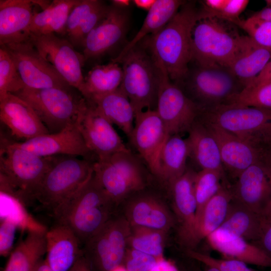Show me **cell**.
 <instances>
[{
  "mask_svg": "<svg viewBox=\"0 0 271 271\" xmlns=\"http://www.w3.org/2000/svg\"><path fill=\"white\" fill-rule=\"evenodd\" d=\"M111 271H127L124 266L120 265Z\"/></svg>",
  "mask_w": 271,
  "mask_h": 271,
  "instance_id": "57",
  "label": "cell"
},
{
  "mask_svg": "<svg viewBox=\"0 0 271 271\" xmlns=\"http://www.w3.org/2000/svg\"><path fill=\"white\" fill-rule=\"evenodd\" d=\"M129 17L124 9L109 6L104 18L88 34L83 45L85 61L102 56L124 37Z\"/></svg>",
  "mask_w": 271,
  "mask_h": 271,
  "instance_id": "20",
  "label": "cell"
},
{
  "mask_svg": "<svg viewBox=\"0 0 271 271\" xmlns=\"http://www.w3.org/2000/svg\"><path fill=\"white\" fill-rule=\"evenodd\" d=\"M109 6L99 0H80L68 17L65 35L74 47H82L88 34L104 18Z\"/></svg>",
  "mask_w": 271,
  "mask_h": 271,
  "instance_id": "27",
  "label": "cell"
},
{
  "mask_svg": "<svg viewBox=\"0 0 271 271\" xmlns=\"http://www.w3.org/2000/svg\"><path fill=\"white\" fill-rule=\"evenodd\" d=\"M156 0H134L137 7L149 11L155 3Z\"/></svg>",
  "mask_w": 271,
  "mask_h": 271,
  "instance_id": "52",
  "label": "cell"
},
{
  "mask_svg": "<svg viewBox=\"0 0 271 271\" xmlns=\"http://www.w3.org/2000/svg\"><path fill=\"white\" fill-rule=\"evenodd\" d=\"M46 231L31 229L10 253L4 271H33L46 253Z\"/></svg>",
  "mask_w": 271,
  "mask_h": 271,
  "instance_id": "33",
  "label": "cell"
},
{
  "mask_svg": "<svg viewBox=\"0 0 271 271\" xmlns=\"http://www.w3.org/2000/svg\"><path fill=\"white\" fill-rule=\"evenodd\" d=\"M261 214L264 217H271V201L263 210Z\"/></svg>",
  "mask_w": 271,
  "mask_h": 271,
  "instance_id": "56",
  "label": "cell"
},
{
  "mask_svg": "<svg viewBox=\"0 0 271 271\" xmlns=\"http://www.w3.org/2000/svg\"><path fill=\"white\" fill-rule=\"evenodd\" d=\"M168 232L142 227H131L128 247L158 258L163 257Z\"/></svg>",
  "mask_w": 271,
  "mask_h": 271,
  "instance_id": "39",
  "label": "cell"
},
{
  "mask_svg": "<svg viewBox=\"0 0 271 271\" xmlns=\"http://www.w3.org/2000/svg\"><path fill=\"white\" fill-rule=\"evenodd\" d=\"M264 150L267 161L271 164V141L265 146Z\"/></svg>",
  "mask_w": 271,
  "mask_h": 271,
  "instance_id": "55",
  "label": "cell"
},
{
  "mask_svg": "<svg viewBox=\"0 0 271 271\" xmlns=\"http://www.w3.org/2000/svg\"><path fill=\"white\" fill-rule=\"evenodd\" d=\"M116 207L94 175L53 213L84 245L115 213Z\"/></svg>",
  "mask_w": 271,
  "mask_h": 271,
  "instance_id": "2",
  "label": "cell"
},
{
  "mask_svg": "<svg viewBox=\"0 0 271 271\" xmlns=\"http://www.w3.org/2000/svg\"><path fill=\"white\" fill-rule=\"evenodd\" d=\"M196 65L184 79L188 96L202 108L225 104L244 88L227 67Z\"/></svg>",
  "mask_w": 271,
  "mask_h": 271,
  "instance_id": "11",
  "label": "cell"
},
{
  "mask_svg": "<svg viewBox=\"0 0 271 271\" xmlns=\"http://www.w3.org/2000/svg\"><path fill=\"white\" fill-rule=\"evenodd\" d=\"M270 80H271V60L267 63L262 71L244 89H251Z\"/></svg>",
  "mask_w": 271,
  "mask_h": 271,
  "instance_id": "48",
  "label": "cell"
},
{
  "mask_svg": "<svg viewBox=\"0 0 271 271\" xmlns=\"http://www.w3.org/2000/svg\"><path fill=\"white\" fill-rule=\"evenodd\" d=\"M251 16L262 21L271 22V7L265 6V7L255 12Z\"/></svg>",
  "mask_w": 271,
  "mask_h": 271,
  "instance_id": "51",
  "label": "cell"
},
{
  "mask_svg": "<svg viewBox=\"0 0 271 271\" xmlns=\"http://www.w3.org/2000/svg\"><path fill=\"white\" fill-rule=\"evenodd\" d=\"M154 60L159 74L156 110L169 136L188 132L198 118L202 108L191 99L178 85L171 82L163 64Z\"/></svg>",
  "mask_w": 271,
  "mask_h": 271,
  "instance_id": "12",
  "label": "cell"
},
{
  "mask_svg": "<svg viewBox=\"0 0 271 271\" xmlns=\"http://www.w3.org/2000/svg\"><path fill=\"white\" fill-rule=\"evenodd\" d=\"M112 5L119 8L124 9L128 6L130 3L129 0H113L111 1Z\"/></svg>",
  "mask_w": 271,
  "mask_h": 271,
  "instance_id": "54",
  "label": "cell"
},
{
  "mask_svg": "<svg viewBox=\"0 0 271 271\" xmlns=\"http://www.w3.org/2000/svg\"><path fill=\"white\" fill-rule=\"evenodd\" d=\"M186 253L188 256L219 271H242L247 266L246 263L241 261L233 259L216 258L193 249H187Z\"/></svg>",
  "mask_w": 271,
  "mask_h": 271,
  "instance_id": "44",
  "label": "cell"
},
{
  "mask_svg": "<svg viewBox=\"0 0 271 271\" xmlns=\"http://www.w3.org/2000/svg\"><path fill=\"white\" fill-rule=\"evenodd\" d=\"M212 248L225 256L263 267H271V258L244 239L217 229L206 238Z\"/></svg>",
  "mask_w": 271,
  "mask_h": 271,
  "instance_id": "26",
  "label": "cell"
},
{
  "mask_svg": "<svg viewBox=\"0 0 271 271\" xmlns=\"http://www.w3.org/2000/svg\"><path fill=\"white\" fill-rule=\"evenodd\" d=\"M150 271H178L175 266L163 257L158 258L156 263Z\"/></svg>",
  "mask_w": 271,
  "mask_h": 271,
  "instance_id": "49",
  "label": "cell"
},
{
  "mask_svg": "<svg viewBox=\"0 0 271 271\" xmlns=\"http://www.w3.org/2000/svg\"><path fill=\"white\" fill-rule=\"evenodd\" d=\"M198 118L263 150L271 141V109L222 104L202 108Z\"/></svg>",
  "mask_w": 271,
  "mask_h": 271,
  "instance_id": "5",
  "label": "cell"
},
{
  "mask_svg": "<svg viewBox=\"0 0 271 271\" xmlns=\"http://www.w3.org/2000/svg\"><path fill=\"white\" fill-rule=\"evenodd\" d=\"M265 3L266 4V7H271V0L265 1Z\"/></svg>",
  "mask_w": 271,
  "mask_h": 271,
  "instance_id": "60",
  "label": "cell"
},
{
  "mask_svg": "<svg viewBox=\"0 0 271 271\" xmlns=\"http://www.w3.org/2000/svg\"><path fill=\"white\" fill-rule=\"evenodd\" d=\"M230 190L233 201L261 214L271 201V164L266 159L251 165Z\"/></svg>",
  "mask_w": 271,
  "mask_h": 271,
  "instance_id": "17",
  "label": "cell"
},
{
  "mask_svg": "<svg viewBox=\"0 0 271 271\" xmlns=\"http://www.w3.org/2000/svg\"><path fill=\"white\" fill-rule=\"evenodd\" d=\"M207 267L206 269H205L204 270H201V271H219V270H218L217 269H216L215 268L208 267V266H207Z\"/></svg>",
  "mask_w": 271,
  "mask_h": 271,
  "instance_id": "58",
  "label": "cell"
},
{
  "mask_svg": "<svg viewBox=\"0 0 271 271\" xmlns=\"http://www.w3.org/2000/svg\"><path fill=\"white\" fill-rule=\"evenodd\" d=\"M188 133L190 157L201 170L216 171L225 175L218 145L206 125L198 118Z\"/></svg>",
  "mask_w": 271,
  "mask_h": 271,
  "instance_id": "28",
  "label": "cell"
},
{
  "mask_svg": "<svg viewBox=\"0 0 271 271\" xmlns=\"http://www.w3.org/2000/svg\"><path fill=\"white\" fill-rule=\"evenodd\" d=\"M86 100L130 138L136 114L128 98L119 87L109 93L93 95Z\"/></svg>",
  "mask_w": 271,
  "mask_h": 271,
  "instance_id": "30",
  "label": "cell"
},
{
  "mask_svg": "<svg viewBox=\"0 0 271 271\" xmlns=\"http://www.w3.org/2000/svg\"><path fill=\"white\" fill-rule=\"evenodd\" d=\"M75 123L86 146L92 154L95 155L97 160L117 153L130 151L112 124L88 101Z\"/></svg>",
  "mask_w": 271,
  "mask_h": 271,
  "instance_id": "15",
  "label": "cell"
},
{
  "mask_svg": "<svg viewBox=\"0 0 271 271\" xmlns=\"http://www.w3.org/2000/svg\"><path fill=\"white\" fill-rule=\"evenodd\" d=\"M236 104L271 109V80L251 89H244L225 104Z\"/></svg>",
  "mask_w": 271,
  "mask_h": 271,
  "instance_id": "42",
  "label": "cell"
},
{
  "mask_svg": "<svg viewBox=\"0 0 271 271\" xmlns=\"http://www.w3.org/2000/svg\"><path fill=\"white\" fill-rule=\"evenodd\" d=\"M0 119L13 136L25 141L50 133L31 105L12 93L0 98Z\"/></svg>",
  "mask_w": 271,
  "mask_h": 271,
  "instance_id": "22",
  "label": "cell"
},
{
  "mask_svg": "<svg viewBox=\"0 0 271 271\" xmlns=\"http://www.w3.org/2000/svg\"><path fill=\"white\" fill-rule=\"evenodd\" d=\"M25 87L16 65L4 46L0 47V98Z\"/></svg>",
  "mask_w": 271,
  "mask_h": 271,
  "instance_id": "41",
  "label": "cell"
},
{
  "mask_svg": "<svg viewBox=\"0 0 271 271\" xmlns=\"http://www.w3.org/2000/svg\"><path fill=\"white\" fill-rule=\"evenodd\" d=\"M201 11L212 16L236 25L240 16L249 3L248 0H205L200 1Z\"/></svg>",
  "mask_w": 271,
  "mask_h": 271,
  "instance_id": "40",
  "label": "cell"
},
{
  "mask_svg": "<svg viewBox=\"0 0 271 271\" xmlns=\"http://www.w3.org/2000/svg\"><path fill=\"white\" fill-rule=\"evenodd\" d=\"M93 174V163L73 156L57 157L34 195L53 213L83 187Z\"/></svg>",
  "mask_w": 271,
  "mask_h": 271,
  "instance_id": "7",
  "label": "cell"
},
{
  "mask_svg": "<svg viewBox=\"0 0 271 271\" xmlns=\"http://www.w3.org/2000/svg\"><path fill=\"white\" fill-rule=\"evenodd\" d=\"M158 259L154 256L128 247L123 262L127 271H150Z\"/></svg>",
  "mask_w": 271,
  "mask_h": 271,
  "instance_id": "45",
  "label": "cell"
},
{
  "mask_svg": "<svg viewBox=\"0 0 271 271\" xmlns=\"http://www.w3.org/2000/svg\"><path fill=\"white\" fill-rule=\"evenodd\" d=\"M134 122L129 140L151 173L158 178L160 153L169 135L156 110L136 114Z\"/></svg>",
  "mask_w": 271,
  "mask_h": 271,
  "instance_id": "16",
  "label": "cell"
},
{
  "mask_svg": "<svg viewBox=\"0 0 271 271\" xmlns=\"http://www.w3.org/2000/svg\"><path fill=\"white\" fill-rule=\"evenodd\" d=\"M263 221L261 213L232 200L226 217L218 229L254 243L259 237Z\"/></svg>",
  "mask_w": 271,
  "mask_h": 271,
  "instance_id": "34",
  "label": "cell"
},
{
  "mask_svg": "<svg viewBox=\"0 0 271 271\" xmlns=\"http://www.w3.org/2000/svg\"><path fill=\"white\" fill-rule=\"evenodd\" d=\"M224 186L230 185L225 175L219 172L201 170L196 172L194 183L197 203L196 226L204 206Z\"/></svg>",
  "mask_w": 271,
  "mask_h": 271,
  "instance_id": "38",
  "label": "cell"
},
{
  "mask_svg": "<svg viewBox=\"0 0 271 271\" xmlns=\"http://www.w3.org/2000/svg\"><path fill=\"white\" fill-rule=\"evenodd\" d=\"M263 217V221L259 237L253 244L271 258V217Z\"/></svg>",
  "mask_w": 271,
  "mask_h": 271,
  "instance_id": "47",
  "label": "cell"
},
{
  "mask_svg": "<svg viewBox=\"0 0 271 271\" xmlns=\"http://www.w3.org/2000/svg\"><path fill=\"white\" fill-rule=\"evenodd\" d=\"M0 153L1 187L23 201L33 200L57 156L41 157L6 141Z\"/></svg>",
  "mask_w": 271,
  "mask_h": 271,
  "instance_id": "3",
  "label": "cell"
},
{
  "mask_svg": "<svg viewBox=\"0 0 271 271\" xmlns=\"http://www.w3.org/2000/svg\"><path fill=\"white\" fill-rule=\"evenodd\" d=\"M230 186H224L204 206L196 223L194 246L222 225L232 200Z\"/></svg>",
  "mask_w": 271,
  "mask_h": 271,
  "instance_id": "36",
  "label": "cell"
},
{
  "mask_svg": "<svg viewBox=\"0 0 271 271\" xmlns=\"http://www.w3.org/2000/svg\"><path fill=\"white\" fill-rule=\"evenodd\" d=\"M243 30L254 42L271 52V22L252 16L240 20L236 25Z\"/></svg>",
  "mask_w": 271,
  "mask_h": 271,
  "instance_id": "43",
  "label": "cell"
},
{
  "mask_svg": "<svg viewBox=\"0 0 271 271\" xmlns=\"http://www.w3.org/2000/svg\"><path fill=\"white\" fill-rule=\"evenodd\" d=\"M4 46L13 59L25 87L34 89L72 88L39 53L29 39Z\"/></svg>",
  "mask_w": 271,
  "mask_h": 271,
  "instance_id": "14",
  "label": "cell"
},
{
  "mask_svg": "<svg viewBox=\"0 0 271 271\" xmlns=\"http://www.w3.org/2000/svg\"><path fill=\"white\" fill-rule=\"evenodd\" d=\"M93 175L116 207L148 185L146 168L131 151L97 160Z\"/></svg>",
  "mask_w": 271,
  "mask_h": 271,
  "instance_id": "6",
  "label": "cell"
},
{
  "mask_svg": "<svg viewBox=\"0 0 271 271\" xmlns=\"http://www.w3.org/2000/svg\"><path fill=\"white\" fill-rule=\"evenodd\" d=\"M19 223L10 217L1 218L0 225V254L7 256L12 251L16 231Z\"/></svg>",
  "mask_w": 271,
  "mask_h": 271,
  "instance_id": "46",
  "label": "cell"
},
{
  "mask_svg": "<svg viewBox=\"0 0 271 271\" xmlns=\"http://www.w3.org/2000/svg\"><path fill=\"white\" fill-rule=\"evenodd\" d=\"M271 60V52L243 36L240 47L228 68L246 87Z\"/></svg>",
  "mask_w": 271,
  "mask_h": 271,
  "instance_id": "29",
  "label": "cell"
},
{
  "mask_svg": "<svg viewBox=\"0 0 271 271\" xmlns=\"http://www.w3.org/2000/svg\"><path fill=\"white\" fill-rule=\"evenodd\" d=\"M68 271H92V270L83 253Z\"/></svg>",
  "mask_w": 271,
  "mask_h": 271,
  "instance_id": "50",
  "label": "cell"
},
{
  "mask_svg": "<svg viewBox=\"0 0 271 271\" xmlns=\"http://www.w3.org/2000/svg\"><path fill=\"white\" fill-rule=\"evenodd\" d=\"M46 257L54 271H68L83 254L78 238L67 225L57 222L46 231Z\"/></svg>",
  "mask_w": 271,
  "mask_h": 271,
  "instance_id": "24",
  "label": "cell"
},
{
  "mask_svg": "<svg viewBox=\"0 0 271 271\" xmlns=\"http://www.w3.org/2000/svg\"><path fill=\"white\" fill-rule=\"evenodd\" d=\"M145 190L133 194L125 201L123 216L131 227L169 232L175 224L172 213L160 197Z\"/></svg>",
  "mask_w": 271,
  "mask_h": 271,
  "instance_id": "18",
  "label": "cell"
},
{
  "mask_svg": "<svg viewBox=\"0 0 271 271\" xmlns=\"http://www.w3.org/2000/svg\"><path fill=\"white\" fill-rule=\"evenodd\" d=\"M200 13L192 2H186L165 26L145 42V48L163 64L171 80H183L188 72L192 32Z\"/></svg>",
  "mask_w": 271,
  "mask_h": 271,
  "instance_id": "1",
  "label": "cell"
},
{
  "mask_svg": "<svg viewBox=\"0 0 271 271\" xmlns=\"http://www.w3.org/2000/svg\"><path fill=\"white\" fill-rule=\"evenodd\" d=\"M72 88L34 89L25 87L14 93L33 108L50 133L61 131L76 120L87 101Z\"/></svg>",
  "mask_w": 271,
  "mask_h": 271,
  "instance_id": "9",
  "label": "cell"
},
{
  "mask_svg": "<svg viewBox=\"0 0 271 271\" xmlns=\"http://www.w3.org/2000/svg\"><path fill=\"white\" fill-rule=\"evenodd\" d=\"M193 28L192 61L201 65L228 67L240 47L243 36L232 23L203 13Z\"/></svg>",
  "mask_w": 271,
  "mask_h": 271,
  "instance_id": "4",
  "label": "cell"
},
{
  "mask_svg": "<svg viewBox=\"0 0 271 271\" xmlns=\"http://www.w3.org/2000/svg\"><path fill=\"white\" fill-rule=\"evenodd\" d=\"M144 46L136 45L123 57L119 88L130 100L135 114L156 110L159 84L157 64Z\"/></svg>",
  "mask_w": 271,
  "mask_h": 271,
  "instance_id": "8",
  "label": "cell"
},
{
  "mask_svg": "<svg viewBox=\"0 0 271 271\" xmlns=\"http://www.w3.org/2000/svg\"><path fill=\"white\" fill-rule=\"evenodd\" d=\"M199 119L216 140L224 170L232 177L236 178L251 165L267 159L263 150L248 144L214 123Z\"/></svg>",
  "mask_w": 271,
  "mask_h": 271,
  "instance_id": "19",
  "label": "cell"
},
{
  "mask_svg": "<svg viewBox=\"0 0 271 271\" xmlns=\"http://www.w3.org/2000/svg\"><path fill=\"white\" fill-rule=\"evenodd\" d=\"M80 0H53L40 12L35 11L30 29V35H65L67 21Z\"/></svg>",
  "mask_w": 271,
  "mask_h": 271,
  "instance_id": "35",
  "label": "cell"
},
{
  "mask_svg": "<svg viewBox=\"0 0 271 271\" xmlns=\"http://www.w3.org/2000/svg\"><path fill=\"white\" fill-rule=\"evenodd\" d=\"M14 143L18 147L41 157L62 155L87 158L92 154L75 122L57 132L45 134Z\"/></svg>",
  "mask_w": 271,
  "mask_h": 271,
  "instance_id": "21",
  "label": "cell"
},
{
  "mask_svg": "<svg viewBox=\"0 0 271 271\" xmlns=\"http://www.w3.org/2000/svg\"><path fill=\"white\" fill-rule=\"evenodd\" d=\"M29 40L68 84L81 94L84 82L82 67L85 61L83 54L67 39L55 34L30 35Z\"/></svg>",
  "mask_w": 271,
  "mask_h": 271,
  "instance_id": "13",
  "label": "cell"
},
{
  "mask_svg": "<svg viewBox=\"0 0 271 271\" xmlns=\"http://www.w3.org/2000/svg\"><path fill=\"white\" fill-rule=\"evenodd\" d=\"M122 69L112 62L94 66L84 77L81 94L86 99L96 95L113 91L119 88L122 79Z\"/></svg>",
  "mask_w": 271,
  "mask_h": 271,
  "instance_id": "37",
  "label": "cell"
},
{
  "mask_svg": "<svg viewBox=\"0 0 271 271\" xmlns=\"http://www.w3.org/2000/svg\"><path fill=\"white\" fill-rule=\"evenodd\" d=\"M33 271H54L48 264L45 259H42L37 264Z\"/></svg>",
  "mask_w": 271,
  "mask_h": 271,
  "instance_id": "53",
  "label": "cell"
},
{
  "mask_svg": "<svg viewBox=\"0 0 271 271\" xmlns=\"http://www.w3.org/2000/svg\"><path fill=\"white\" fill-rule=\"evenodd\" d=\"M130 232L123 215L114 213L83 245V255L92 271H111L122 265Z\"/></svg>",
  "mask_w": 271,
  "mask_h": 271,
  "instance_id": "10",
  "label": "cell"
},
{
  "mask_svg": "<svg viewBox=\"0 0 271 271\" xmlns=\"http://www.w3.org/2000/svg\"><path fill=\"white\" fill-rule=\"evenodd\" d=\"M196 172L187 168L181 177L169 187L172 203L180 223L179 234L187 246H194L196 228L197 203L194 192V179Z\"/></svg>",
  "mask_w": 271,
  "mask_h": 271,
  "instance_id": "23",
  "label": "cell"
},
{
  "mask_svg": "<svg viewBox=\"0 0 271 271\" xmlns=\"http://www.w3.org/2000/svg\"><path fill=\"white\" fill-rule=\"evenodd\" d=\"M185 3L181 0H156L136 35L111 61L119 64L127 53L148 35H153L165 26Z\"/></svg>",
  "mask_w": 271,
  "mask_h": 271,
  "instance_id": "31",
  "label": "cell"
},
{
  "mask_svg": "<svg viewBox=\"0 0 271 271\" xmlns=\"http://www.w3.org/2000/svg\"><path fill=\"white\" fill-rule=\"evenodd\" d=\"M190 149L186 139L180 134L169 136L162 148L158 179L170 186L186 172Z\"/></svg>",
  "mask_w": 271,
  "mask_h": 271,
  "instance_id": "32",
  "label": "cell"
},
{
  "mask_svg": "<svg viewBox=\"0 0 271 271\" xmlns=\"http://www.w3.org/2000/svg\"><path fill=\"white\" fill-rule=\"evenodd\" d=\"M242 271H256L249 267H248L247 266L242 270Z\"/></svg>",
  "mask_w": 271,
  "mask_h": 271,
  "instance_id": "59",
  "label": "cell"
},
{
  "mask_svg": "<svg viewBox=\"0 0 271 271\" xmlns=\"http://www.w3.org/2000/svg\"><path fill=\"white\" fill-rule=\"evenodd\" d=\"M34 5L30 0L0 1V46L29 39Z\"/></svg>",
  "mask_w": 271,
  "mask_h": 271,
  "instance_id": "25",
  "label": "cell"
}]
</instances>
